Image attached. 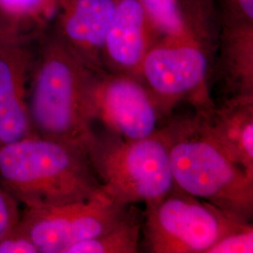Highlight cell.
Instances as JSON below:
<instances>
[{
    "label": "cell",
    "mask_w": 253,
    "mask_h": 253,
    "mask_svg": "<svg viewBox=\"0 0 253 253\" xmlns=\"http://www.w3.org/2000/svg\"><path fill=\"white\" fill-rule=\"evenodd\" d=\"M37 41L27 97L33 131L86 152L95 133L89 97L96 73L53 30H45Z\"/></svg>",
    "instance_id": "cell-1"
},
{
    "label": "cell",
    "mask_w": 253,
    "mask_h": 253,
    "mask_svg": "<svg viewBox=\"0 0 253 253\" xmlns=\"http://www.w3.org/2000/svg\"><path fill=\"white\" fill-rule=\"evenodd\" d=\"M0 186L28 209L90 199L103 190L85 151L35 133L0 147Z\"/></svg>",
    "instance_id": "cell-2"
},
{
    "label": "cell",
    "mask_w": 253,
    "mask_h": 253,
    "mask_svg": "<svg viewBox=\"0 0 253 253\" xmlns=\"http://www.w3.org/2000/svg\"><path fill=\"white\" fill-rule=\"evenodd\" d=\"M175 187L245 221L253 217V176L200 129L196 118H169L161 127Z\"/></svg>",
    "instance_id": "cell-3"
},
{
    "label": "cell",
    "mask_w": 253,
    "mask_h": 253,
    "mask_svg": "<svg viewBox=\"0 0 253 253\" xmlns=\"http://www.w3.org/2000/svg\"><path fill=\"white\" fill-rule=\"evenodd\" d=\"M86 153L103 190L122 205H145L175 186L162 129L136 140L95 131Z\"/></svg>",
    "instance_id": "cell-4"
},
{
    "label": "cell",
    "mask_w": 253,
    "mask_h": 253,
    "mask_svg": "<svg viewBox=\"0 0 253 253\" xmlns=\"http://www.w3.org/2000/svg\"><path fill=\"white\" fill-rule=\"evenodd\" d=\"M245 221L174 186L145 204L142 244L146 253H207Z\"/></svg>",
    "instance_id": "cell-5"
},
{
    "label": "cell",
    "mask_w": 253,
    "mask_h": 253,
    "mask_svg": "<svg viewBox=\"0 0 253 253\" xmlns=\"http://www.w3.org/2000/svg\"><path fill=\"white\" fill-rule=\"evenodd\" d=\"M208 53L203 39L162 38L145 54L137 77L168 120L182 101H188L196 114L215 106L208 89Z\"/></svg>",
    "instance_id": "cell-6"
},
{
    "label": "cell",
    "mask_w": 253,
    "mask_h": 253,
    "mask_svg": "<svg viewBox=\"0 0 253 253\" xmlns=\"http://www.w3.org/2000/svg\"><path fill=\"white\" fill-rule=\"evenodd\" d=\"M131 206L118 203L102 190L90 199L50 208H26L18 226L39 253H65L71 246L114 226Z\"/></svg>",
    "instance_id": "cell-7"
},
{
    "label": "cell",
    "mask_w": 253,
    "mask_h": 253,
    "mask_svg": "<svg viewBox=\"0 0 253 253\" xmlns=\"http://www.w3.org/2000/svg\"><path fill=\"white\" fill-rule=\"evenodd\" d=\"M89 108L93 123L125 139H144L165 124L153 96L136 75L101 72L91 84Z\"/></svg>",
    "instance_id": "cell-8"
},
{
    "label": "cell",
    "mask_w": 253,
    "mask_h": 253,
    "mask_svg": "<svg viewBox=\"0 0 253 253\" xmlns=\"http://www.w3.org/2000/svg\"><path fill=\"white\" fill-rule=\"evenodd\" d=\"M32 41L0 24V147L34 134L27 101Z\"/></svg>",
    "instance_id": "cell-9"
},
{
    "label": "cell",
    "mask_w": 253,
    "mask_h": 253,
    "mask_svg": "<svg viewBox=\"0 0 253 253\" xmlns=\"http://www.w3.org/2000/svg\"><path fill=\"white\" fill-rule=\"evenodd\" d=\"M117 0H68L59 6L54 34L92 72H104L103 49Z\"/></svg>",
    "instance_id": "cell-10"
},
{
    "label": "cell",
    "mask_w": 253,
    "mask_h": 253,
    "mask_svg": "<svg viewBox=\"0 0 253 253\" xmlns=\"http://www.w3.org/2000/svg\"><path fill=\"white\" fill-rule=\"evenodd\" d=\"M160 39L138 0H117L103 49L104 71L137 76L145 54Z\"/></svg>",
    "instance_id": "cell-11"
},
{
    "label": "cell",
    "mask_w": 253,
    "mask_h": 253,
    "mask_svg": "<svg viewBox=\"0 0 253 253\" xmlns=\"http://www.w3.org/2000/svg\"><path fill=\"white\" fill-rule=\"evenodd\" d=\"M194 117L200 129L253 176V100H225Z\"/></svg>",
    "instance_id": "cell-12"
},
{
    "label": "cell",
    "mask_w": 253,
    "mask_h": 253,
    "mask_svg": "<svg viewBox=\"0 0 253 253\" xmlns=\"http://www.w3.org/2000/svg\"><path fill=\"white\" fill-rule=\"evenodd\" d=\"M221 77L225 100H253V24L232 25L223 38Z\"/></svg>",
    "instance_id": "cell-13"
},
{
    "label": "cell",
    "mask_w": 253,
    "mask_h": 253,
    "mask_svg": "<svg viewBox=\"0 0 253 253\" xmlns=\"http://www.w3.org/2000/svg\"><path fill=\"white\" fill-rule=\"evenodd\" d=\"M144 215L132 205L126 215L100 235L71 246L65 253H135L139 252Z\"/></svg>",
    "instance_id": "cell-14"
},
{
    "label": "cell",
    "mask_w": 253,
    "mask_h": 253,
    "mask_svg": "<svg viewBox=\"0 0 253 253\" xmlns=\"http://www.w3.org/2000/svg\"><path fill=\"white\" fill-rule=\"evenodd\" d=\"M58 9L56 0H0V24L36 40Z\"/></svg>",
    "instance_id": "cell-15"
},
{
    "label": "cell",
    "mask_w": 253,
    "mask_h": 253,
    "mask_svg": "<svg viewBox=\"0 0 253 253\" xmlns=\"http://www.w3.org/2000/svg\"><path fill=\"white\" fill-rule=\"evenodd\" d=\"M162 38L202 39L190 25L179 0H138Z\"/></svg>",
    "instance_id": "cell-16"
},
{
    "label": "cell",
    "mask_w": 253,
    "mask_h": 253,
    "mask_svg": "<svg viewBox=\"0 0 253 253\" xmlns=\"http://www.w3.org/2000/svg\"><path fill=\"white\" fill-rule=\"evenodd\" d=\"M253 222H244L219 238L207 253H253Z\"/></svg>",
    "instance_id": "cell-17"
},
{
    "label": "cell",
    "mask_w": 253,
    "mask_h": 253,
    "mask_svg": "<svg viewBox=\"0 0 253 253\" xmlns=\"http://www.w3.org/2000/svg\"><path fill=\"white\" fill-rule=\"evenodd\" d=\"M21 215L18 201L0 186V239L18 224Z\"/></svg>",
    "instance_id": "cell-18"
},
{
    "label": "cell",
    "mask_w": 253,
    "mask_h": 253,
    "mask_svg": "<svg viewBox=\"0 0 253 253\" xmlns=\"http://www.w3.org/2000/svg\"><path fill=\"white\" fill-rule=\"evenodd\" d=\"M0 253H39V251L17 224L0 239Z\"/></svg>",
    "instance_id": "cell-19"
},
{
    "label": "cell",
    "mask_w": 253,
    "mask_h": 253,
    "mask_svg": "<svg viewBox=\"0 0 253 253\" xmlns=\"http://www.w3.org/2000/svg\"><path fill=\"white\" fill-rule=\"evenodd\" d=\"M237 20L242 24H253V0H230Z\"/></svg>",
    "instance_id": "cell-20"
},
{
    "label": "cell",
    "mask_w": 253,
    "mask_h": 253,
    "mask_svg": "<svg viewBox=\"0 0 253 253\" xmlns=\"http://www.w3.org/2000/svg\"><path fill=\"white\" fill-rule=\"evenodd\" d=\"M57 1V3H58V5L60 6V5H62L63 3H65L66 1H68V0H56Z\"/></svg>",
    "instance_id": "cell-21"
}]
</instances>
